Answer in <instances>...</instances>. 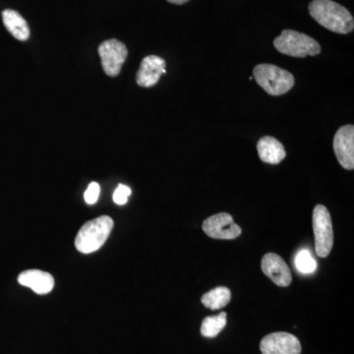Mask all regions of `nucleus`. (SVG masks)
Segmentation results:
<instances>
[{
  "instance_id": "obj_13",
  "label": "nucleus",
  "mask_w": 354,
  "mask_h": 354,
  "mask_svg": "<svg viewBox=\"0 0 354 354\" xmlns=\"http://www.w3.org/2000/svg\"><path fill=\"white\" fill-rule=\"evenodd\" d=\"M257 151L261 160L266 164L279 165L286 157L285 147L272 136L261 138L258 141Z\"/></svg>"
},
{
  "instance_id": "obj_11",
  "label": "nucleus",
  "mask_w": 354,
  "mask_h": 354,
  "mask_svg": "<svg viewBox=\"0 0 354 354\" xmlns=\"http://www.w3.org/2000/svg\"><path fill=\"white\" fill-rule=\"evenodd\" d=\"M165 62L157 55H149L143 58L136 75V82L144 88L155 86L165 74Z\"/></svg>"
},
{
  "instance_id": "obj_14",
  "label": "nucleus",
  "mask_w": 354,
  "mask_h": 354,
  "mask_svg": "<svg viewBox=\"0 0 354 354\" xmlns=\"http://www.w3.org/2000/svg\"><path fill=\"white\" fill-rule=\"evenodd\" d=\"M2 20L4 26L14 38L19 41H27L30 37V28L27 21L20 13L12 9H6L2 12Z\"/></svg>"
},
{
  "instance_id": "obj_20",
  "label": "nucleus",
  "mask_w": 354,
  "mask_h": 354,
  "mask_svg": "<svg viewBox=\"0 0 354 354\" xmlns=\"http://www.w3.org/2000/svg\"><path fill=\"white\" fill-rule=\"evenodd\" d=\"M167 1L171 2L172 4H177V6H181V4L186 3V2L189 1V0H167Z\"/></svg>"
},
{
  "instance_id": "obj_6",
  "label": "nucleus",
  "mask_w": 354,
  "mask_h": 354,
  "mask_svg": "<svg viewBox=\"0 0 354 354\" xmlns=\"http://www.w3.org/2000/svg\"><path fill=\"white\" fill-rule=\"evenodd\" d=\"M99 55L106 75L115 77L120 73L121 67L127 60L128 50L124 44L118 39H111L100 44Z\"/></svg>"
},
{
  "instance_id": "obj_9",
  "label": "nucleus",
  "mask_w": 354,
  "mask_h": 354,
  "mask_svg": "<svg viewBox=\"0 0 354 354\" xmlns=\"http://www.w3.org/2000/svg\"><path fill=\"white\" fill-rule=\"evenodd\" d=\"M334 152L339 165L348 171L354 169V127L344 125L337 130L333 141Z\"/></svg>"
},
{
  "instance_id": "obj_15",
  "label": "nucleus",
  "mask_w": 354,
  "mask_h": 354,
  "mask_svg": "<svg viewBox=\"0 0 354 354\" xmlns=\"http://www.w3.org/2000/svg\"><path fill=\"white\" fill-rule=\"evenodd\" d=\"M232 299V292L225 286H218L205 293L201 302L205 307L211 310H218L227 306Z\"/></svg>"
},
{
  "instance_id": "obj_10",
  "label": "nucleus",
  "mask_w": 354,
  "mask_h": 354,
  "mask_svg": "<svg viewBox=\"0 0 354 354\" xmlns=\"http://www.w3.org/2000/svg\"><path fill=\"white\" fill-rule=\"evenodd\" d=\"M261 269L268 278L271 279L277 286L281 288L290 286L292 281L290 268L278 254H266L262 258Z\"/></svg>"
},
{
  "instance_id": "obj_16",
  "label": "nucleus",
  "mask_w": 354,
  "mask_h": 354,
  "mask_svg": "<svg viewBox=\"0 0 354 354\" xmlns=\"http://www.w3.org/2000/svg\"><path fill=\"white\" fill-rule=\"evenodd\" d=\"M227 326V313L221 312L218 315L209 316L203 320L201 335L205 337H215Z\"/></svg>"
},
{
  "instance_id": "obj_12",
  "label": "nucleus",
  "mask_w": 354,
  "mask_h": 354,
  "mask_svg": "<svg viewBox=\"0 0 354 354\" xmlns=\"http://www.w3.org/2000/svg\"><path fill=\"white\" fill-rule=\"evenodd\" d=\"M18 281L21 286H27L41 295H48L55 286V279L50 272L39 270H28L21 272Z\"/></svg>"
},
{
  "instance_id": "obj_19",
  "label": "nucleus",
  "mask_w": 354,
  "mask_h": 354,
  "mask_svg": "<svg viewBox=\"0 0 354 354\" xmlns=\"http://www.w3.org/2000/svg\"><path fill=\"white\" fill-rule=\"evenodd\" d=\"M100 196V185L97 183H92L88 186L87 190H86L85 201L88 205L95 204L97 201Z\"/></svg>"
},
{
  "instance_id": "obj_17",
  "label": "nucleus",
  "mask_w": 354,
  "mask_h": 354,
  "mask_svg": "<svg viewBox=\"0 0 354 354\" xmlns=\"http://www.w3.org/2000/svg\"><path fill=\"white\" fill-rule=\"evenodd\" d=\"M295 266L302 274H311L317 268L316 261L307 250L300 251L295 257Z\"/></svg>"
},
{
  "instance_id": "obj_2",
  "label": "nucleus",
  "mask_w": 354,
  "mask_h": 354,
  "mask_svg": "<svg viewBox=\"0 0 354 354\" xmlns=\"http://www.w3.org/2000/svg\"><path fill=\"white\" fill-rule=\"evenodd\" d=\"M114 223L109 216H102L88 221L79 230L75 246L79 252L90 254L99 250L109 239Z\"/></svg>"
},
{
  "instance_id": "obj_4",
  "label": "nucleus",
  "mask_w": 354,
  "mask_h": 354,
  "mask_svg": "<svg viewBox=\"0 0 354 354\" xmlns=\"http://www.w3.org/2000/svg\"><path fill=\"white\" fill-rule=\"evenodd\" d=\"M274 46L279 53L288 57L304 58L315 57L321 53L318 41L311 37L293 30H283L274 41Z\"/></svg>"
},
{
  "instance_id": "obj_1",
  "label": "nucleus",
  "mask_w": 354,
  "mask_h": 354,
  "mask_svg": "<svg viewBox=\"0 0 354 354\" xmlns=\"http://www.w3.org/2000/svg\"><path fill=\"white\" fill-rule=\"evenodd\" d=\"M311 17L326 29L346 35L353 31V15L346 8L333 0H313L309 4Z\"/></svg>"
},
{
  "instance_id": "obj_3",
  "label": "nucleus",
  "mask_w": 354,
  "mask_h": 354,
  "mask_svg": "<svg viewBox=\"0 0 354 354\" xmlns=\"http://www.w3.org/2000/svg\"><path fill=\"white\" fill-rule=\"evenodd\" d=\"M253 78L267 94L281 95L295 86V77L288 70L272 64H258L254 67Z\"/></svg>"
},
{
  "instance_id": "obj_8",
  "label": "nucleus",
  "mask_w": 354,
  "mask_h": 354,
  "mask_svg": "<svg viewBox=\"0 0 354 354\" xmlns=\"http://www.w3.org/2000/svg\"><path fill=\"white\" fill-rule=\"evenodd\" d=\"M260 349L262 354H300L301 344L290 333L277 332L263 337Z\"/></svg>"
},
{
  "instance_id": "obj_7",
  "label": "nucleus",
  "mask_w": 354,
  "mask_h": 354,
  "mask_svg": "<svg viewBox=\"0 0 354 354\" xmlns=\"http://www.w3.org/2000/svg\"><path fill=\"white\" fill-rule=\"evenodd\" d=\"M203 230L211 239H235L241 236L242 230L227 213H220L209 216L203 223Z\"/></svg>"
},
{
  "instance_id": "obj_5",
  "label": "nucleus",
  "mask_w": 354,
  "mask_h": 354,
  "mask_svg": "<svg viewBox=\"0 0 354 354\" xmlns=\"http://www.w3.org/2000/svg\"><path fill=\"white\" fill-rule=\"evenodd\" d=\"M313 232L317 255L321 258L328 257L334 244V232L329 209L321 204L314 208Z\"/></svg>"
},
{
  "instance_id": "obj_18",
  "label": "nucleus",
  "mask_w": 354,
  "mask_h": 354,
  "mask_svg": "<svg viewBox=\"0 0 354 354\" xmlns=\"http://www.w3.org/2000/svg\"><path fill=\"white\" fill-rule=\"evenodd\" d=\"M131 195V189L127 185L120 184L116 188L113 193V201L118 205L127 204L128 201V197Z\"/></svg>"
}]
</instances>
